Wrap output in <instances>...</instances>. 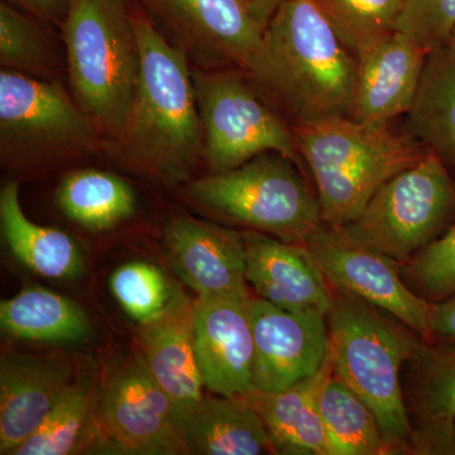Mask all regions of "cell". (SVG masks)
I'll return each mask as SVG.
<instances>
[{
	"mask_svg": "<svg viewBox=\"0 0 455 455\" xmlns=\"http://www.w3.org/2000/svg\"><path fill=\"white\" fill-rule=\"evenodd\" d=\"M132 4L140 82L124 130L103 142L123 166L167 187L188 181L203 158V124L187 51L171 44L137 0Z\"/></svg>",
	"mask_w": 455,
	"mask_h": 455,
	"instance_id": "obj_1",
	"label": "cell"
},
{
	"mask_svg": "<svg viewBox=\"0 0 455 455\" xmlns=\"http://www.w3.org/2000/svg\"><path fill=\"white\" fill-rule=\"evenodd\" d=\"M358 61L310 0H283L251 76L290 124L353 118Z\"/></svg>",
	"mask_w": 455,
	"mask_h": 455,
	"instance_id": "obj_2",
	"label": "cell"
},
{
	"mask_svg": "<svg viewBox=\"0 0 455 455\" xmlns=\"http://www.w3.org/2000/svg\"><path fill=\"white\" fill-rule=\"evenodd\" d=\"M292 131L315 182L323 223L331 227L357 220L385 182L429 152L394 123L333 118Z\"/></svg>",
	"mask_w": 455,
	"mask_h": 455,
	"instance_id": "obj_3",
	"label": "cell"
},
{
	"mask_svg": "<svg viewBox=\"0 0 455 455\" xmlns=\"http://www.w3.org/2000/svg\"><path fill=\"white\" fill-rule=\"evenodd\" d=\"M326 322L333 372L373 410L394 454H410L412 424L401 370L423 348V338L386 311L337 290Z\"/></svg>",
	"mask_w": 455,
	"mask_h": 455,
	"instance_id": "obj_4",
	"label": "cell"
},
{
	"mask_svg": "<svg viewBox=\"0 0 455 455\" xmlns=\"http://www.w3.org/2000/svg\"><path fill=\"white\" fill-rule=\"evenodd\" d=\"M71 92L103 142L124 130L140 82L130 0H74L61 27Z\"/></svg>",
	"mask_w": 455,
	"mask_h": 455,
	"instance_id": "obj_5",
	"label": "cell"
},
{
	"mask_svg": "<svg viewBox=\"0 0 455 455\" xmlns=\"http://www.w3.org/2000/svg\"><path fill=\"white\" fill-rule=\"evenodd\" d=\"M188 194L221 220L289 243H307L324 224L319 200L299 164L277 152L197 179Z\"/></svg>",
	"mask_w": 455,
	"mask_h": 455,
	"instance_id": "obj_6",
	"label": "cell"
},
{
	"mask_svg": "<svg viewBox=\"0 0 455 455\" xmlns=\"http://www.w3.org/2000/svg\"><path fill=\"white\" fill-rule=\"evenodd\" d=\"M203 124V160L226 172L266 152L300 164L292 125L269 103L252 79L235 68H194Z\"/></svg>",
	"mask_w": 455,
	"mask_h": 455,
	"instance_id": "obj_7",
	"label": "cell"
},
{
	"mask_svg": "<svg viewBox=\"0 0 455 455\" xmlns=\"http://www.w3.org/2000/svg\"><path fill=\"white\" fill-rule=\"evenodd\" d=\"M455 215V182L431 152L377 190L344 232L403 265L442 235Z\"/></svg>",
	"mask_w": 455,
	"mask_h": 455,
	"instance_id": "obj_8",
	"label": "cell"
},
{
	"mask_svg": "<svg viewBox=\"0 0 455 455\" xmlns=\"http://www.w3.org/2000/svg\"><path fill=\"white\" fill-rule=\"evenodd\" d=\"M103 139L73 95L57 80L0 71V154L20 167L82 154Z\"/></svg>",
	"mask_w": 455,
	"mask_h": 455,
	"instance_id": "obj_9",
	"label": "cell"
},
{
	"mask_svg": "<svg viewBox=\"0 0 455 455\" xmlns=\"http://www.w3.org/2000/svg\"><path fill=\"white\" fill-rule=\"evenodd\" d=\"M188 454L175 405L155 381L140 353L132 355L101 383L84 453Z\"/></svg>",
	"mask_w": 455,
	"mask_h": 455,
	"instance_id": "obj_10",
	"label": "cell"
},
{
	"mask_svg": "<svg viewBox=\"0 0 455 455\" xmlns=\"http://www.w3.org/2000/svg\"><path fill=\"white\" fill-rule=\"evenodd\" d=\"M305 245L333 290L357 296L429 339L433 302L407 284L400 263L358 243L341 227L323 224Z\"/></svg>",
	"mask_w": 455,
	"mask_h": 455,
	"instance_id": "obj_11",
	"label": "cell"
},
{
	"mask_svg": "<svg viewBox=\"0 0 455 455\" xmlns=\"http://www.w3.org/2000/svg\"><path fill=\"white\" fill-rule=\"evenodd\" d=\"M170 29L204 68H235L252 76L265 27L244 0H137Z\"/></svg>",
	"mask_w": 455,
	"mask_h": 455,
	"instance_id": "obj_12",
	"label": "cell"
},
{
	"mask_svg": "<svg viewBox=\"0 0 455 455\" xmlns=\"http://www.w3.org/2000/svg\"><path fill=\"white\" fill-rule=\"evenodd\" d=\"M251 319L256 390H286L324 367L331 355L324 314L283 309L252 296Z\"/></svg>",
	"mask_w": 455,
	"mask_h": 455,
	"instance_id": "obj_13",
	"label": "cell"
},
{
	"mask_svg": "<svg viewBox=\"0 0 455 455\" xmlns=\"http://www.w3.org/2000/svg\"><path fill=\"white\" fill-rule=\"evenodd\" d=\"M250 296H197L194 341L204 387L221 396L253 390Z\"/></svg>",
	"mask_w": 455,
	"mask_h": 455,
	"instance_id": "obj_14",
	"label": "cell"
},
{
	"mask_svg": "<svg viewBox=\"0 0 455 455\" xmlns=\"http://www.w3.org/2000/svg\"><path fill=\"white\" fill-rule=\"evenodd\" d=\"M164 241L176 276L197 296L251 295L242 232L176 217L166 224Z\"/></svg>",
	"mask_w": 455,
	"mask_h": 455,
	"instance_id": "obj_15",
	"label": "cell"
},
{
	"mask_svg": "<svg viewBox=\"0 0 455 455\" xmlns=\"http://www.w3.org/2000/svg\"><path fill=\"white\" fill-rule=\"evenodd\" d=\"M65 355L4 352L0 361V454L12 455L40 427L73 381Z\"/></svg>",
	"mask_w": 455,
	"mask_h": 455,
	"instance_id": "obj_16",
	"label": "cell"
},
{
	"mask_svg": "<svg viewBox=\"0 0 455 455\" xmlns=\"http://www.w3.org/2000/svg\"><path fill=\"white\" fill-rule=\"evenodd\" d=\"M245 280L259 298L283 309L328 315L334 290L307 245L289 243L265 233L242 230Z\"/></svg>",
	"mask_w": 455,
	"mask_h": 455,
	"instance_id": "obj_17",
	"label": "cell"
},
{
	"mask_svg": "<svg viewBox=\"0 0 455 455\" xmlns=\"http://www.w3.org/2000/svg\"><path fill=\"white\" fill-rule=\"evenodd\" d=\"M196 304L176 290L160 314L140 324V355L155 381L169 395L179 419L204 396L205 388L194 341Z\"/></svg>",
	"mask_w": 455,
	"mask_h": 455,
	"instance_id": "obj_18",
	"label": "cell"
},
{
	"mask_svg": "<svg viewBox=\"0 0 455 455\" xmlns=\"http://www.w3.org/2000/svg\"><path fill=\"white\" fill-rule=\"evenodd\" d=\"M429 53L401 32H395L358 61L353 119L391 124L414 104Z\"/></svg>",
	"mask_w": 455,
	"mask_h": 455,
	"instance_id": "obj_19",
	"label": "cell"
},
{
	"mask_svg": "<svg viewBox=\"0 0 455 455\" xmlns=\"http://www.w3.org/2000/svg\"><path fill=\"white\" fill-rule=\"evenodd\" d=\"M407 366L410 454H455V344L424 343Z\"/></svg>",
	"mask_w": 455,
	"mask_h": 455,
	"instance_id": "obj_20",
	"label": "cell"
},
{
	"mask_svg": "<svg viewBox=\"0 0 455 455\" xmlns=\"http://www.w3.org/2000/svg\"><path fill=\"white\" fill-rule=\"evenodd\" d=\"M331 372L333 364L329 355L319 372L286 390L253 388L241 395L262 419L275 454L333 455L319 410L320 391Z\"/></svg>",
	"mask_w": 455,
	"mask_h": 455,
	"instance_id": "obj_21",
	"label": "cell"
},
{
	"mask_svg": "<svg viewBox=\"0 0 455 455\" xmlns=\"http://www.w3.org/2000/svg\"><path fill=\"white\" fill-rule=\"evenodd\" d=\"M180 424L188 454H275L262 419L241 396L204 394Z\"/></svg>",
	"mask_w": 455,
	"mask_h": 455,
	"instance_id": "obj_22",
	"label": "cell"
},
{
	"mask_svg": "<svg viewBox=\"0 0 455 455\" xmlns=\"http://www.w3.org/2000/svg\"><path fill=\"white\" fill-rule=\"evenodd\" d=\"M0 226L11 252L35 274L71 280L83 271V252L73 236L38 226L26 217L16 181L5 182L0 191Z\"/></svg>",
	"mask_w": 455,
	"mask_h": 455,
	"instance_id": "obj_23",
	"label": "cell"
},
{
	"mask_svg": "<svg viewBox=\"0 0 455 455\" xmlns=\"http://www.w3.org/2000/svg\"><path fill=\"white\" fill-rule=\"evenodd\" d=\"M403 128L455 170V57L447 49L427 56L420 88Z\"/></svg>",
	"mask_w": 455,
	"mask_h": 455,
	"instance_id": "obj_24",
	"label": "cell"
},
{
	"mask_svg": "<svg viewBox=\"0 0 455 455\" xmlns=\"http://www.w3.org/2000/svg\"><path fill=\"white\" fill-rule=\"evenodd\" d=\"M100 388L95 367L84 364L44 423L12 455H68L84 451Z\"/></svg>",
	"mask_w": 455,
	"mask_h": 455,
	"instance_id": "obj_25",
	"label": "cell"
},
{
	"mask_svg": "<svg viewBox=\"0 0 455 455\" xmlns=\"http://www.w3.org/2000/svg\"><path fill=\"white\" fill-rule=\"evenodd\" d=\"M0 324L17 339L46 343L82 341L90 333L88 316L76 302L41 287L0 302Z\"/></svg>",
	"mask_w": 455,
	"mask_h": 455,
	"instance_id": "obj_26",
	"label": "cell"
},
{
	"mask_svg": "<svg viewBox=\"0 0 455 455\" xmlns=\"http://www.w3.org/2000/svg\"><path fill=\"white\" fill-rule=\"evenodd\" d=\"M60 209L85 229L109 230L136 211V194L124 180L99 170L68 173L56 194Z\"/></svg>",
	"mask_w": 455,
	"mask_h": 455,
	"instance_id": "obj_27",
	"label": "cell"
},
{
	"mask_svg": "<svg viewBox=\"0 0 455 455\" xmlns=\"http://www.w3.org/2000/svg\"><path fill=\"white\" fill-rule=\"evenodd\" d=\"M319 410L333 455L394 454L373 410L334 372L320 391Z\"/></svg>",
	"mask_w": 455,
	"mask_h": 455,
	"instance_id": "obj_28",
	"label": "cell"
},
{
	"mask_svg": "<svg viewBox=\"0 0 455 455\" xmlns=\"http://www.w3.org/2000/svg\"><path fill=\"white\" fill-rule=\"evenodd\" d=\"M341 44L359 59L397 32L401 0H310Z\"/></svg>",
	"mask_w": 455,
	"mask_h": 455,
	"instance_id": "obj_29",
	"label": "cell"
},
{
	"mask_svg": "<svg viewBox=\"0 0 455 455\" xmlns=\"http://www.w3.org/2000/svg\"><path fill=\"white\" fill-rule=\"evenodd\" d=\"M44 23L0 3V64L38 79L56 80V55Z\"/></svg>",
	"mask_w": 455,
	"mask_h": 455,
	"instance_id": "obj_30",
	"label": "cell"
},
{
	"mask_svg": "<svg viewBox=\"0 0 455 455\" xmlns=\"http://www.w3.org/2000/svg\"><path fill=\"white\" fill-rule=\"evenodd\" d=\"M110 290L123 310L139 324L160 314L176 291L160 268L145 262L116 268L110 277Z\"/></svg>",
	"mask_w": 455,
	"mask_h": 455,
	"instance_id": "obj_31",
	"label": "cell"
},
{
	"mask_svg": "<svg viewBox=\"0 0 455 455\" xmlns=\"http://www.w3.org/2000/svg\"><path fill=\"white\" fill-rule=\"evenodd\" d=\"M401 268L407 284L425 300L438 302L455 295V223Z\"/></svg>",
	"mask_w": 455,
	"mask_h": 455,
	"instance_id": "obj_32",
	"label": "cell"
},
{
	"mask_svg": "<svg viewBox=\"0 0 455 455\" xmlns=\"http://www.w3.org/2000/svg\"><path fill=\"white\" fill-rule=\"evenodd\" d=\"M396 31L427 53L445 49L455 32V0H401Z\"/></svg>",
	"mask_w": 455,
	"mask_h": 455,
	"instance_id": "obj_33",
	"label": "cell"
},
{
	"mask_svg": "<svg viewBox=\"0 0 455 455\" xmlns=\"http://www.w3.org/2000/svg\"><path fill=\"white\" fill-rule=\"evenodd\" d=\"M41 20L44 25L64 26L74 0H3Z\"/></svg>",
	"mask_w": 455,
	"mask_h": 455,
	"instance_id": "obj_34",
	"label": "cell"
},
{
	"mask_svg": "<svg viewBox=\"0 0 455 455\" xmlns=\"http://www.w3.org/2000/svg\"><path fill=\"white\" fill-rule=\"evenodd\" d=\"M455 344V295L431 304L429 339Z\"/></svg>",
	"mask_w": 455,
	"mask_h": 455,
	"instance_id": "obj_35",
	"label": "cell"
},
{
	"mask_svg": "<svg viewBox=\"0 0 455 455\" xmlns=\"http://www.w3.org/2000/svg\"><path fill=\"white\" fill-rule=\"evenodd\" d=\"M283 0H244L251 13L263 27L267 26L268 20L274 16L277 8L283 4Z\"/></svg>",
	"mask_w": 455,
	"mask_h": 455,
	"instance_id": "obj_36",
	"label": "cell"
},
{
	"mask_svg": "<svg viewBox=\"0 0 455 455\" xmlns=\"http://www.w3.org/2000/svg\"><path fill=\"white\" fill-rule=\"evenodd\" d=\"M449 51V53H451V56L455 57V32L453 35V37L451 38V41H449L448 46L445 47Z\"/></svg>",
	"mask_w": 455,
	"mask_h": 455,
	"instance_id": "obj_37",
	"label": "cell"
}]
</instances>
